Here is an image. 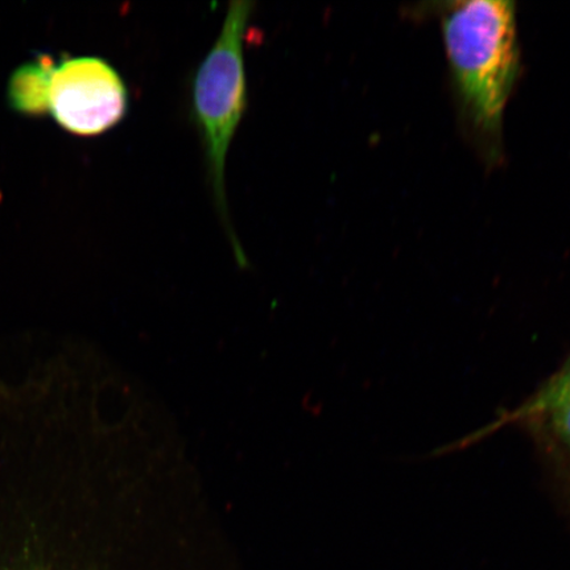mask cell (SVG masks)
Masks as SVG:
<instances>
[{"instance_id":"cell-2","label":"cell","mask_w":570,"mask_h":570,"mask_svg":"<svg viewBox=\"0 0 570 570\" xmlns=\"http://www.w3.org/2000/svg\"><path fill=\"white\" fill-rule=\"evenodd\" d=\"M443 32L462 117L484 151L495 156L519 75L515 4L503 0L449 4Z\"/></svg>"},{"instance_id":"cell-4","label":"cell","mask_w":570,"mask_h":570,"mask_svg":"<svg viewBox=\"0 0 570 570\" xmlns=\"http://www.w3.org/2000/svg\"><path fill=\"white\" fill-rule=\"evenodd\" d=\"M57 124L80 137L109 131L126 117L128 91L122 77L99 57H76L51 69L47 95Z\"/></svg>"},{"instance_id":"cell-1","label":"cell","mask_w":570,"mask_h":570,"mask_svg":"<svg viewBox=\"0 0 570 570\" xmlns=\"http://www.w3.org/2000/svg\"><path fill=\"white\" fill-rule=\"evenodd\" d=\"M51 431L0 436V570L71 569Z\"/></svg>"},{"instance_id":"cell-3","label":"cell","mask_w":570,"mask_h":570,"mask_svg":"<svg viewBox=\"0 0 570 570\" xmlns=\"http://www.w3.org/2000/svg\"><path fill=\"white\" fill-rule=\"evenodd\" d=\"M253 10L254 3L248 0L230 3L223 30L191 81V116L203 140L214 203L240 265L246 258L227 214L225 170L227 154L247 109L245 40Z\"/></svg>"},{"instance_id":"cell-7","label":"cell","mask_w":570,"mask_h":570,"mask_svg":"<svg viewBox=\"0 0 570 570\" xmlns=\"http://www.w3.org/2000/svg\"><path fill=\"white\" fill-rule=\"evenodd\" d=\"M553 433L570 451V402L550 413Z\"/></svg>"},{"instance_id":"cell-5","label":"cell","mask_w":570,"mask_h":570,"mask_svg":"<svg viewBox=\"0 0 570 570\" xmlns=\"http://www.w3.org/2000/svg\"><path fill=\"white\" fill-rule=\"evenodd\" d=\"M570 402V358L566 362L558 373L548 380L543 386L527 399L517 409L499 415L494 422L481 428L480 431L470 434L469 438L461 441L459 445L465 446L473 444L480 439L489 436L503 426L524 422L534 417L550 415L552 411Z\"/></svg>"},{"instance_id":"cell-6","label":"cell","mask_w":570,"mask_h":570,"mask_svg":"<svg viewBox=\"0 0 570 570\" xmlns=\"http://www.w3.org/2000/svg\"><path fill=\"white\" fill-rule=\"evenodd\" d=\"M52 61L42 57L38 62L20 68L10 88L11 104L27 114H40L48 109L47 95Z\"/></svg>"}]
</instances>
